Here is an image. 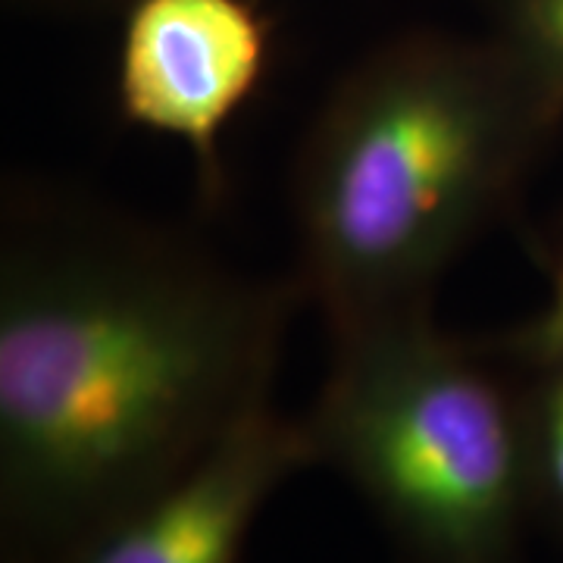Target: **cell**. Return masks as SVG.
I'll return each instance as SVG.
<instances>
[{
    "instance_id": "cell-1",
    "label": "cell",
    "mask_w": 563,
    "mask_h": 563,
    "mask_svg": "<svg viewBox=\"0 0 563 563\" xmlns=\"http://www.w3.org/2000/svg\"><path fill=\"white\" fill-rule=\"evenodd\" d=\"M295 282L16 181L0 222V563H79L269 404Z\"/></svg>"
},
{
    "instance_id": "cell-2",
    "label": "cell",
    "mask_w": 563,
    "mask_h": 563,
    "mask_svg": "<svg viewBox=\"0 0 563 563\" xmlns=\"http://www.w3.org/2000/svg\"><path fill=\"white\" fill-rule=\"evenodd\" d=\"M561 120V95L501 41L407 38L357 63L320 103L291 173L295 285L329 335L432 310Z\"/></svg>"
},
{
    "instance_id": "cell-3",
    "label": "cell",
    "mask_w": 563,
    "mask_h": 563,
    "mask_svg": "<svg viewBox=\"0 0 563 563\" xmlns=\"http://www.w3.org/2000/svg\"><path fill=\"white\" fill-rule=\"evenodd\" d=\"M301 422L410 563H523V369L495 339L432 310L339 332Z\"/></svg>"
},
{
    "instance_id": "cell-4",
    "label": "cell",
    "mask_w": 563,
    "mask_h": 563,
    "mask_svg": "<svg viewBox=\"0 0 563 563\" xmlns=\"http://www.w3.org/2000/svg\"><path fill=\"white\" fill-rule=\"evenodd\" d=\"M266 63V25L244 0H135L117 69L122 117L179 139L203 195L222 191L220 135Z\"/></svg>"
},
{
    "instance_id": "cell-5",
    "label": "cell",
    "mask_w": 563,
    "mask_h": 563,
    "mask_svg": "<svg viewBox=\"0 0 563 563\" xmlns=\"http://www.w3.org/2000/svg\"><path fill=\"white\" fill-rule=\"evenodd\" d=\"M313 463L303 422L263 404L79 563H242L266 501Z\"/></svg>"
},
{
    "instance_id": "cell-6",
    "label": "cell",
    "mask_w": 563,
    "mask_h": 563,
    "mask_svg": "<svg viewBox=\"0 0 563 563\" xmlns=\"http://www.w3.org/2000/svg\"><path fill=\"white\" fill-rule=\"evenodd\" d=\"M523 442L532 523L563 544V361L523 369Z\"/></svg>"
},
{
    "instance_id": "cell-7",
    "label": "cell",
    "mask_w": 563,
    "mask_h": 563,
    "mask_svg": "<svg viewBox=\"0 0 563 563\" xmlns=\"http://www.w3.org/2000/svg\"><path fill=\"white\" fill-rule=\"evenodd\" d=\"M504 47L563 98V0H504Z\"/></svg>"
},
{
    "instance_id": "cell-8",
    "label": "cell",
    "mask_w": 563,
    "mask_h": 563,
    "mask_svg": "<svg viewBox=\"0 0 563 563\" xmlns=\"http://www.w3.org/2000/svg\"><path fill=\"white\" fill-rule=\"evenodd\" d=\"M495 344L517 369H536L544 363L563 361V254L542 310L514 325L510 332L495 335Z\"/></svg>"
}]
</instances>
